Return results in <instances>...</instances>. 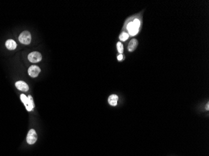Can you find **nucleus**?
<instances>
[{"mask_svg": "<svg viewBox=\"0 0 209 156\" xmlns=\"http://www.w3.org/2000/svg\"><path fill=\"white\" fill-rule=\"evenodd\" d=\"M19 41L23 44H29L31 41V36L30 32L28 31L22 32L18 38Z\"/></svg>", "mask_w": 209, "mask_h": 156, "instance_id": "1", "label": "nucleus"}, {"mask_svg": "<svg viewBox=\"0 0 209 156\" xmlns=\"http://www.w3.org/2000/svg\"><path fill=\"white\" fill-rule=\"evenodd\" d=\"M28 58L31 63H36L39 62L42 59V56L39 52L34 51L28 54Z\"/></svg>", "mask_w": 209, "mask_h": 156, "instance_id": "2", "label": "nucleus"}, {"mask_svg": "<svg viewBox=\"0 0 209 156\" xmlns=\"http://www.w3.org/2000/svg\"><path fill=\"white\" fill-rule=\"evenodd\" d=\"M37 134L36 131L34 129H30L28 133L26 141L29 144H33L37 141Z\"/></svg>", "mask_w": 209, "mask_h": 156, "instance_id": "3", "label": "nucleus"}, {"mask_svg": "<svg viewBox=\"0 0 209 156\" xmlns=\"http://www.w3.org/2000/svg\"><path fill=\"white\" fill-rule=\"evenodd\" d=\"M41 69L37 66H31L28 69V74L32 77H36L40 72Z\"/></svg>", "mask_w": 209, "mask_h": 156, "instance_id": "4", "label": "nucleus"}, {"mask_svg": "<svg viewBox=\"0 0 209 156\" xmlns=\"http://www.w3.org/2000/svg\"><path fill=\"white\" fill-rule=\"evenodd\" d=\"M138 29H139V26L135 25L133 21L130 23L127 26V30L130 33V35L132 36H134L136 34H137Z\"/></svg>", "mask_w": 209, "mask_h": 156, "instance_id": "5", "label": "nucleus"}, {"mask_svg": "<svg viewBox=\"0 0 209 156\" xmlns=\"http://www.w3.org/2000/svg\"><path fill=\"white\" fill-rule=\"evenodd\" d=\"M20 99L21 100V101L24 104L25 106L28 111H31L33 110V108L31 106V105L29 101V100L28 99V97L24 94H21L20 95Z\"/></svg>", "mask_w": 209, "mask_h": 156, "instance_id": "6", "label": "nucleus"}, {"mask_svg": "<svg viewBox=\"0 0 209 156\" xmlns=\"http://www.w3.org/2000/svg\"><path fill=\"white\" fill-rule=\"evenodd\" d=\"M15 86L16 87V88L18 89V90L21 91L26 92L28 91V90H29V87H28V84L25 82L22 81H17L15 83Z\"/></svg>", "mask_w": 209, "mask_h": 156, "instance_id": "7", "label": "nucleus"}, {"mask_svg": "<svg viewBox=\"0 0 209 156\" xmlns=\"http://www.w3.org/2000/svg\"><path fill=\"white\" fill-rule=\"evenodd\" d=\"M5 46L9 50H15L16 48L17 44L14 40H11V39H9V40H8L7 41H6Z\"/></svg>", "mask_w": 209, "mask_h": 156, "instance_id": "8", "label": "nucleus"}, {"mask_svg": "<svg viewBox=\"0 0 209 156\" xmlns=\"http://www.w3.org/2000/svg\"><path fill=\"white\" fill-rule=\"evenodd\" d=\"M138 45V41L136 39H133L129 43L128 46V49L130 52H133L134 50L137 48Z\"/></svg>", "mask_w": 209, "mask_h": 156, "instance_id": "9", "label": "nucleus"}, {"mask_svg": "<svg viewBox=\"0 0 209 156\" xmlns=\"http://www.w3.org/2000/svg\"><path fill=\"white\" fill-rule=\"evenodd\" d=\"M118 100V97L115 94H112L109 98V103L112 106H115V105H117Z\"/></svg>", "mask_w": 209, "mask_h": 156, "instance_id": "10", "label": "nucleus"}, {"mask_svg": "<svg viewBox=\"0 0 209 156\" xmlns=\"http://www.w3.org/2000/svg\"><path fill=\"white\" fill-rule=\"evenodd\" d=\"M128 38H129V35L126 32H122L119 37L120 40L122 41H125L126 40H128Z\"/></svg>", "mask_w": 209, "mask_h": 156, "instance_id": "11", "label": "nucleus"}, {"mask_svg": "<svg viewBox=\"0 0 209 156\" xmlns=\"http://www.w3.org/2000/svg\"><path fill=\"white\" fill-rule=\"evenodd\" d=\"M117 49H118V53H119L120 54H122V53L123 52V44L120 42H118L117 43Z\"/></svg>", "mask_w": 209, "mask_h": 156, "instance_id": "12", "label": "nucleus"}, {"mask_svg": "<svg viewBox=\"0 0 209 156\" xmlns=\"http://www.w3.org/2000/svg\"><path fill=\"white\" fill-rule=\"evenodd\" d=\"M28 100H29V101H30V104H31V105L32 108H34V106H35V105H34L33 100V98H32L31 96V95H29V96H28Z\"/></svg>", "mask_w": 209, "mask_h": 156, "instance_id": "13", "label": "nucleus"}, {"mask_svg": "<svg viewBox=\"0 0 209 156\" xmlns=\"http://www.w3.org/2000/svg\"><path fill=\"white\" fill-rule=\"evenodd\" d=\"M117 59H118V61H121V60H122V59H123V55H122V54H120L119 56H118Z\"/></svg>", "mask_w": 209, "mask_h": 156, "instance_id": "14", "label": "nucleus"}, {"mask_svg": "<svg viewBox=\"0 0 209 156\" xmlns=\"http://www.w3.org/2000/svg\"><path fill=\"white\" fill-rule=\"evenodd\" d=\"M206 109H207V110H208V109H209V104H208V103H207V105H206Z\"/></svg>", "mask_w": 209, "mask_h": 156, "instance_id": "15", "label": "nucleus"}]
</instances>
